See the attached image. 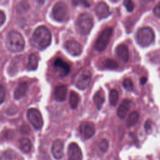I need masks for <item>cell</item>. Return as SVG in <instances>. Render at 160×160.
<instances>
[{
  "label": "cell",
  "mask_w": 160,
  "mask_h": 160,
  "mask_svg": "<svg viewBox=\"0 0 160 160\" xmlns=\"http://www.w3.org/2000/svg\"><path fill=\"white\" fill-rule=\"evenodd\" d=\"M66 50L72 56H79L82 52L81 45L75 40H68L64 43Z\"/></svg>",
  "instance_id": "obj_11"
},
{
  "label": "cell",
  "mask_w": 160,
  "mask_h": 160,
  "mask_svg": "<svg viewBox=\"0 0 160 160\" xmlns=\"http://www.w3.org/2000/svg\"><path fill=\"white\" fill-rule=\"evenodd\" d=\"M6 44L9 50L17 52L23 50L25 42L22 36L19 32L11 31L7 36Z\"/></svg>",
  "instance_id": "obj_2"
},
{
  "label": "cell",
  "mask_w": 160,
  "mask_h": 160,
  "mask_svg": "<svg viewBox=\"0 0 160 160\" xmlns=\"http://www.w3.org/2000/svg\"><path fill=\"white\" fill-rule=\"evenodd\" d=\"M6 98V89L2 85H0V104L2 103Z\"/></svg>",
  "instance_id": "obj_31"
},
{
  "label": "cell",
  "mask_w": 160,
  "mask_h": 160,
  "mask_svg": "<svg viewBox=\"0 0 160 160\" xmlns=\"http://www.w3.org/2000/svg\"><path fill=\"white\" fill-rule=\"evenodd\" d=\"M79 131L85 139H89L95 134V126L92 122L84 121L81 124Z\"/></svg>",
  "instance_id": "obj_10"
},
{
  "label": "cell",
  "mask_w": 160,
  "mask_h": 160,
  "mask_svg": "<svg viewBox=\"0 0 160 160\" xmlns=\"http://www.w3.org/2000/svg\"><path fill=\"white\" fill-rule=\"evenodd\" d=\"M131 101L128 99H125L121 102L117 110V115L120 119H123L126 118L131 108Z\"/></svg>",
  "instance_id": "obj_15"
},
{
  "label": "cell",
  "mask_w": 160,
  "mask_h": 160,
  "mask_svg": "<svg viewBox=\"0 0 160 160\" xmlns=\"http://www.w3.org/2000/svg\"><path fill=\"white\" fill-rule=\"evenodd\" d=\"M64 143L61 139L55 140L52 145L51 151L54 158L56 159H60L63 156Z\"/></svg>",
  "instance_id": "obj_13"
},
{
  "label": "cell",
  "mask_w": 160,
  "mask_h": 160,
  "mask_svg": "<svg viewBox=\"0 0 160 160\" xmlns=\"http://www.w3.org/2000/svg\"><path fill=\"white\" fill-rule=\"evenodd\" d=\"M67 87L66 85H59L54 89V98L57 101L62 102L66 100L67 96Z\"/></svg>",
  "instance_id": "obj_16"
},
{
  "label": "cell",
  "mask_w": 160,
  "mask_h": 160,
  "mask_svg": "<svg viewBox=\"0 0 160 160\" xmlns=\"http://www.w3.org/2000/svg\"><path fill=\"white\" fill-rule=\"evenodd\" d=\"M154 32L150 27H143L140 28L136 34V42L142 47L149 46L154 42Z\"/></svg>",
  "instance_id": "obj_3"
},
{
  "label": "cell",
  "mask_w": 160,
  "mask_h": 160,
  "mask_svg": "<svg viewBox=\"0 0 160 160\" xmlns=\"http://www.w3.org/2000/svg\"><path fill=\"white\" fill-rule=\"evenodd\" d=\"M28 89V84L26 82H20L14 92V98L16 99H19L24 97Z\"/></svg>",
  "instance_id": "obj_18"
},
{
  "label": "cell",
  "mask_w": 160,
  "mask_h": 160,
  "mask_svg": "<svg viewBox=\"0 0 160 160\" xmlns=\"http://www.w3.org/2000/svg\"><path fill=\"white\" fill-rule=\"evenodd\" d=\"M104 100H105V96H104V92L103 90L100 89L94 94L93 96V101L98 110L101 109L103 103L104 102Z\"/></svg>",
  "instance_id": "obj_19"
},
{
  "label": "cell",
  "mask_w": 160,
  "mask_h": 160,
  "mask_svg": "<svg viewBox=\"0 0 160 160\" xmlns=\"http://www.w3.org/2000/svg\"><path fill=\"white\" fill-rule=\"evenodd\" d=\"M53 66L57 73L61 77L66 76L71 71L69 65L60 58H58L54 60L53 62Z\"/></svg>",
  "instance_id": "obj_9"
},
{
  "label": "cell",
  "mask_w": 160,
  "mask_h": 160,
  "mask_svg": "<svg viewBox=\"0 0 160 160\" xmlns=\"http://www.w3.org/2000/svg\"><path fill=\"white\" fill-rule=\"evenodd\" d=\"M123 4L128 12H132L134 8V3L132 1L126 0L123 2Z\"/></svg>",
  "instance_id": "obj_29"
},
{
  "label": "cell",
  "mask_w": 160,
  "mask_h": 160,
  "mask_svg": "<svg viewBox=\"0 0 160 160\" xmlns=\"http://www.w3.org/2000/svg\"><path fill=\"white\" fill-rule=\"evenodd\" d=\"M6 19V16L3 11L0 10V26L4 22Z\"/></svg>",
  "instance_id": "obj_33"
},
{
  "label": "cell",
  "mask_w": 160,
  "mask_h": 160,
  "mask_svg": "<svg viewBox=\"0 0 160 160\" xmlns=\"http://www.w3.org/2000/svg\"><path fill=\"white\" fill-rule=\"evenodd\" d=\"M27 117L32 126L36 129H40L43 125V119L40 112L35 108H30L27 112Z\"/></svg>",
  "instance_id": "obj_6"
},
{
  "label": "cell",
  "mask_w": 160,
  "mask_h": 160,
  "mask_svg": "<svg viewBox=\"0 0 160 160\" xmlns=\"http://www.w3.org/2000/svg\"><path fill=\"white\" fill-rule=\"evenodd\" d=\"M25 126H22L21 128V132L23 134H28L29 132V128L28 126L26 127V128H25Z\"/></svg>",
  "instance_id": "obj_34"
},
{
  "label": "cell",
  "mask_w": 160,
  "mask_h": 160,
  "mask_svg": "<svg viewBox=\"0 0 160 160\" xmlns=\"http://www.w3.org/2000/svg\"><path fill=\"white\" fill-rule=\"evenodd\" d=\"M117 56L123 62H127L129 60V50L128 47L124 44L119 45L116 49Z\"/></svg>",
  "instance_id": "obj_17"
},
{
  "label": "cell",
  "mask_w": 160,
  "mask_h": 160,
  "mask_svg": "<svg viewBox=\"0 0 160 160\" xmlns=\"http://www.w3.org/2000/svg\"><path fill=\"white\" fill-rule=\"evenodd\" d=\"M152 121L151 119H148L145 122L144 129L147 134H150L152 131Z\"/></svg>",
  "instance_id": "obj_30"
},
{
  "label": "cell",
  "mask_w": 160,
  "mask_h": 160,
  "mask_svg": "<svg viewBox=\"0 0 160 160\" xmlns=\"http://www.w3.org/2000/svg\"><path fill=\"white\" fill-rule=\"evenodd\" d=\"M154 14L156 16L160 18V1L157 4V5L154 8Z\"/></svg>",
  "instance_id": "obj_32"
},
{
  "label": "cell",
  "mask_w": 160,
  "mask_h": 160,
  "mask_svg": "<svg viewBox=\"0 0 160 160\" xmlns=\"http://www.w3.org/2000/svg\"><path fill=\"white\" fill-rule=\"evenodd\" d=\"M38 66V58L35 54H31L28 58L26 69L28 71L36 70Z\"/></svg>",
  "instance_id": "obj_20"
},
{
  "label": "cell",
  "mask_w": 160,
  "mask_h": 160,
  "mask_svg": "<svg viewBox=\"0 0 160 160\" xmlns=\"http://www.w3.org/2000/svg\"><path fill=\"white\" fill-rule=\"evenodd\" d=\"M99 148L102 152H105L109 148L108 141L106 139H102L99 144Z\"/></svg>",
  "instance_id": "obj_28"
},
{
  "label": "cell",
  "mask_w": 160,
  "mask_h": 160,
  "mask_svg": "<svg viewBox=\"0 0 160 160\" xmlns=\"http://www.w3.org/2000/svg\"><path fill=\"white\" fill-rule=\"evenodd\" d=\"M51 42V34L45 26L38 27L32 36L31 43L38 49L42 50L46 48Z\"/></svg>",
  "instance_id": "obj_1"
},
{
  "label": "cell",
  "mask_w": 160,
  "mask_h": 160,
  "mask_svg": "<svg viewBox=\"0 0 160 160\" xmlns=\"http://www.w3.org/2000/svg\"><path fill=\"white\" fill-rule=\"evenodd\" d=\"M112 33L111 28L104 29L99 35L94 44V48L98 51H104L108 46Z\"/></svg>",
  "instance_id": "obj_5"
},
{
  "label": "cell",
  "mask_w": 160,
  "mask_h": 160,
  "mask_svg": "<svg viewBox=\"0 0 160 160\" xmlns=\"http://www.w3.org/2000/svg\"><path fill=\"white\" fill-rule=\"evenodd\" d=\"M95 12L100 19L106 18L111 14L109 6L105 2H99L96 4Z\"/></svg>",
  "instance_id": "obj_14"
},
{
  "label": "cell",
  "mask_w": 160,
  "mask_h": 160,
  "mask_svg": "<svg viewBox=\"0 0 160 160\" xmlns=\"http://www.w3.org/2000/svg\"><path fill=\"white\" fill-rule=\"evenodd\" d=\"M15 156V152L12 149H8L0 152V160H12Z\"/></svg>",
  "instance_id": "obj_24"
},
{
  "label": "cell",
  "mask_w": 160,
  "mask_h": 160,
  "mask_svg": "<svg viewBox=\"0 0 160 160\" xmlns=\"http://www.w3.org/2000/svg\"><path fill=\"white\" fill-rule=\"evenodd\" d=\"M53 18L59 22L63 21L67 15V6L63 2H56L52 11Z\"/></svg>",
  "instance_id": "obj_8"
},
{
  "label": "cell",
  "mask_w": 160,
  "mask_h": 160,
  "mask_svg": "<svg viewBox=\"0 0 160 160\" xmlns=\"http://www.w3.org/2000/svg\"><path fill=\"white\" fill-rule=\"evenodd\" d=\"M118 99H119L118 91L115 89L111 90L109 95V103L111 106H115L118 103Z\"/></svg>",
  "instance_id": "obj_25"
},
{
  "label": "cell",
  "mask_w": 160,
  "mask_h": 160,
  "mask_svg": "<svg viewBox=\"0 0 160 160\" xmlns=\"http://www.w3.org/2000/svg\"><path fill=\"white\" fill-rule=\"evenodd\" d=\"M91 80V73L89 70H83L81 71L76 79V86L81 89L84 90L89 86Z\"/></svg>",
  "instance_id": "obj_7"
},
{
  "label": "cell",
  "mask_w": 160,
  "mask_h": 160,
  "mask_svg": "<svg viewBox=\"0 0 160 160\" xmlns=\"http://www.w3.org/2000/svg\"><path fill=\"white\" fill-rule=\"evenodd\" d=\"M104 65L106 68L109 69H116L118 68V62L112 59H106L104 61Z\"/></svg>",
  "instance_id": "obj_26"
},
{
  "label": "cell",
  "mask_w": 160,
  "mask_h": 160,
  "mask_svg": "<svg viewBox=\"0 0 160 160\" xmlns=\"http://www.w3.org/2000/svg\"><path fill=\"white\" fill-rule=\"evenodd\" d=\"M68 160H82V154L79 146L76 142H71L68 146Z\"/></svg>",
  "instance_id": "obj_12"
},
{
  "label": "cell",
  "mask_w": 160,
  "mask_h": 160,
  "mask_svg": "<svg viewBox=\"0 0 160 160\" xmlns=\"http://www.w3.org/2000/svg\"><path fill=\"white\" fill-rule=\"evenodd\" d=\"M19 146L21 150L24 153H28L31 149V142L28 138H22L19 141Z\"/></svg>",
  "instance_id": "obj_21"
},
{
  "label": "cell",
  "mask_w": 160,
  "mask_h": 160,
  "mask_svg": "<svg viewBox=\"0 0 160 160\" xmlns=\"http://www.w3.org/2000/svg\"><path fill=\"white\" fill-rule=\"evenodd\" d=\"M147 82V78L146 77H142L140 79V83L142 85H144Z\"/></svg>",
  "instance_id": "obj_35"
},
{
  "label": "cell",
  "mask_w": 160,
  "mask_h": 160,
  "mask_svg": "<svg viewBox=\"0 0 160 160\" xmlns=\"http://www.w3.org/2000/svg\"><path fill=\"white\" fill-rule=\"evenodd\" d=\"M93 26V19L87 13L79 15L77 19L76 27L78 31L82 35L88 34Z\"/></svg>",
  "instance_id": "obj_4"
},
{
  "label": "cell",
  "mask_w": 160,
  "mask_h": 160,
  "mask_svg": "<svg viewBox=\"0 0 160 160\" xmlns=\"http://www.w3.org/2000/svg\"><path fill=\"white\" fill-rule=\"evenodd\" d=\"M139 119V114L136 111H133L130 114L126 121V126L128 128L134 126Z\"/></svg>",
  "instance_id": "obj_23"
},
{
  "label": "cell",
  "mask_w": 160,
  "mask_h": 160,
  "mask_svg": "<svg viewBox=\"0 0 160 160\" xmlns=\"http://www.w3.org/2000/svg\"><path fill=\"white\" fill-rule=\"evenodd\" d=\"M122 86L128 91H132L134 89V84L130 78H125L122 81Z\"/></svg>",
  "instance_id": "obj_27"
},
{
  "label": "cell",
  "mask_w": 160,
  "mask_h": 160,
  "mask_svg": "<svg viewBox=\"0 0 160 160\" xmlns=\"http://www.w3.org/2000/svg\"><path fill=\"white\" fill-rule=\"evenodd\" d=\"M79 99L78 94L74 91H71L69 94V104L72 109H76L78 107Z\"/></svg>",
  "instance_id": "obj_22"
}]
</instances>
